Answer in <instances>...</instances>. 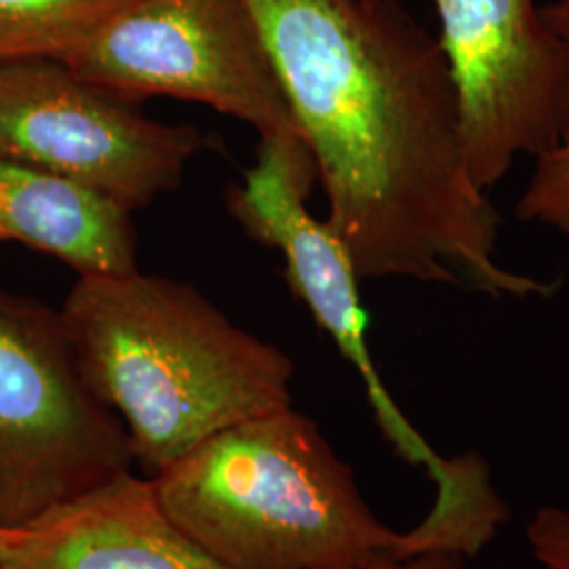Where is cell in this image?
Wrapping results in <instances>:
<instances>
[{
  "mask_svg": "<svg viewBox=\"0 0 569 569\" xmlns=\"http://www.w3.org/2000/svg\"><path fill=\"white\" fill-rule=\"evenodd\" d=\"M18 529L20 528L0 523V569H4V563L9 559V552H11V547H13V540L18 536Z\"/></svg>",
  "mask_w": 569,
  "mask_h": 569,
  "instance_id": "9a60e30c",
  "label": "cell"
},
{
  "mask_svg": "<svg viewBox=\"0 0 569 569\" xmlns=\"http://www.w3.org/2000/svg\"><path fill=\"white\" fill-rule=\"evenodd\" d=\"M0 241L49 253L79 277L138 268L131 211L98 190L2 154Z\"/></svg>",
  "mask_w": 569,
  "mask_h": 569,
  "instance_id": "30bf717a",
  "label": "cell"
},
{
  "mask_svg": "<svg viewBox=\"0 0 569 569\" xmlns=\"http://www.w3.org/2000/svg\"><path fill=\"white\" fill-rule=\"evenodd\" d=\"M131 0H0V61L63 60Z\"/></svg>",
  "mask_w": 569,
  "mask_h": 569,
  "instance_id": "8fae6325",
  "label": "cell"
},
{
  "mask_svg": "<svg viewBox=\"0 0 569 569\" xmlns=\"http://www.w3.org/2000/svg\"><path fill=\"white\" fill-rule=\"evenodd\" d=\"M317 182V169L302 136L260 140L256 163L243 182L228 188V211L244 232L283 253L284 277L293 296L308 308L315 323L357 369L373 418L392 449L435 483L432 507L470 510L481 507L491 491L486 460L470 451L443 458L409 425L406 413L376 367L367 342V312L361 305L359 272L345 244L326 220L308 213L306 199Z\"/></svg>",
  "mask_w": 569,
  "mask_h": 569,
  "instance_id": "277c9868",
  "label": "cell"
},
{
  "mask_svg": "<svg viewBox=\"0 0 569 569\" xmlns=\"http://www.w3.org/2000/svg\"><path fill=\"white\" fill-rule=\"evenodd\" d=\"M550 28L569 42V0L540 7ZM526 222L545 226L569 239V122L547 154L536 159L528 186L515 207Z\"/></svg>",
  "mask_w": 569,
  "mask_h": 569,
  "instance_id": "7c38bea8",
  "label": "cell"
},
{
  "mask_svg": "<svg viewBox=\"0 0 569 569\" xmlns=\"http://www.w3.org/2000/svg\"><path fill=\"white\" fill-rule=\"evenodd\" d=\"M526 540L542 569H569V510L545 505L531 515Z\"/></svg>",
  "mask_w": 569,
  "mask_h": 569,
  "instance_id": "4fadbf2b",
  "label": "cell"
},
{
  "mask_svg": "<svg viewBox=\"0 0 569 569\" xmlns=\"http://www.w3.org/2000/svg\"><path fill=\"white\" fill-rule=\"evenodd\" d=\"M164 512L226 569H359L411 555L293 406L226 428L152 477Z\"/></svg>",
  "mask_w": 569,
  "mask_h": 569,
  "instance_id": "3957f363",
  "label": "cell"
},
{
  "mask_svg": "<svg viewBox=\"0 0 569 569\" xmlns=\"http://www.w3.org/2000/svg\"><path fill=\"white\" fill-rule=\"evenodd\" d=\"M194 124L148 119L60 60L0 61V154L138 211L182 182L204 148Z\"/></svg>",
  "mask_w": 569,
  "mask_h": 569,
  "instance_id": "52a82bcc",
  "label": "cell"
},
{
  "mask_svg": "<svg viewBox=\"0 0 569 569\" xmlns=\"http://www.w3.org/2000/svg\"><path fill=\"white\" fill-rule=\"evenodd\" d=\"M60 312L89 387L154 475L226 428L293 406V361L192 284L138 268L84 274Z\"/></svg>",
  "mask_w": 569,
  "mask_h": 569,
  "instance_id": "7a4b0ae2",
  "label": "cell"
},
{
  "mask_svg": "<svg viewBox=\"0 0 569 569\" xmlns=\"http://www.w3.org/2000/svg\"><path fill=\"white\" fill-rule=\"evenodd\" d=\"M467 555L458 550H425L411 555H388L359 569H468Z\"/></svg>",
  "mask_w": 569,
  "mask_h": 569,
  "instance_id": "5bb4252c",
  "label": "cell"
},
{
  "mask_svg": "<svg viewBox=\"0 0 569 569\" xmlns=\"http://www.w3.org/2000/svg\"><path fill=\"white\" fill-rule=\"evenodd\" d=\"M456 93L462 157L481 192L540 159L569 122V42L533 0H430Z\"/></svg>",
  "mask_w": 569,
  "mask_h": 569,
  "instance_id": "ba28073f",
  "label": "cell"
},
{
  "mask_svg": "<svg viewBox=\"0 0 569 569\" xmlns=\"http://www.w3.org/2000/svg\"><path fill=\"white\" fill-rule=\"evenodd\" d=\"M361 279L550 298L498 260L500 216L468 178L441 44L397 0H249Z\"/></svg>",
  "mask_w": 569,
  "mask_h": 569,
  "instance_id": "6da1fadb",
  "label": "cell"
},
{
  "mask_svg": "<svg viewBox=\"0 0 569 569\" xmlns=\"http://www.w3.org/2000/svg\"><path fill=\"white\" fill-rule=\"evenodd\" d=\"M63 63L122 100L176 98L300 136L249 0H131Z\"/></svg>",
  "mask_w": 569,
  "mask_h": 569,
  "instance_id": "8992f818",
  "label": "cell"
},
{
  "mask_svg": "<svg viewBox=\"0 0 569 569\" xmlns=\"http://www.w3.org/2000/svg\"><path fill=\"white\" fill-rule=\"evenodd\" d=\"M133 462L61 312L0 289V523L21 528Z\"/></svg>",
  "mask_w": 569,
  "mask_h": 569,
  "instance_id": "5b68a950",
  "label": "cell"
},
{
  "mask_svg": "<svg viewBox=\"0 0 569 569\" xmlns=\"http://www.w3.org/2000/svg\"><path fill=\"white\" fill-rule=\"evenodd\" d=\"M4 569H226L131 470L18 529Z\"/></svg>",
  "mask_w": 569,
  "mask_h": 569,
  "instance_id": "9c48e42d",
  "label": "cell"
}]
</instances>
